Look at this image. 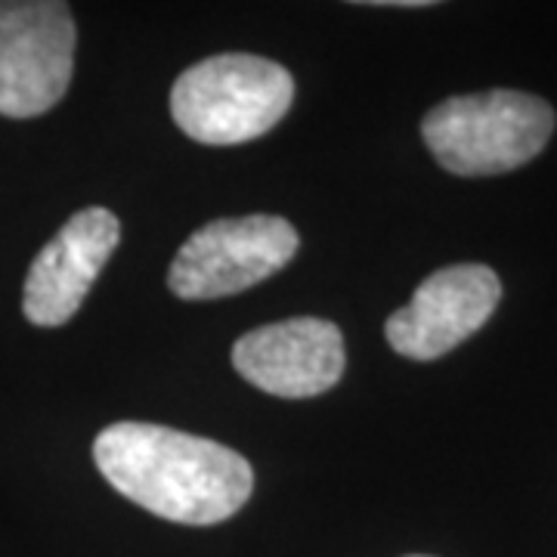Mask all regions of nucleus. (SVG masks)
Instances as JSON below:
<instances>
[{"label": "nucleus", "instance_id": "obj_3", "mask_svg": "<svg viewBox=\"0 0 557 557\" xmlns=\"http://www.w3.org/2000/svg\"><path fill=\"white\" fill-rule=\"evenodd\" d=\"M555 131V109L520 90H483L434 106L421 134L434 159L458 177L505 174L533 161Z\"/></svg>", "mask_w": 557, "mask_h": 557}, {"label": "nucleus", "instance_id": "obj_7", "mask_svg": "<svg viewBox=\"0 0 557 557\" xmlns=\"http://www.w3.org/2000/svg\"><path fill=\"white\" fill-rule=\"evenodd\" d=\"M233 366L248 384L285 399L319 397L344 375V338L329 319L295 317L242 335Z\"/></svg>", "mask_w": 557, "mask_h": 557}, {"label": "nucleus", "instance_id": "obj_5", "mask_svg": "<svg viewBox=\"0 0 557 557\" xmlns=\"http://www.w3.org/2000/svg\"><path fill=\"white\" fill-rule=\"evenodd\" d=\"M75 20L57 0H0V115L38 119L75 72Z\"/></svg>", "mask_w": 557, "mask_h": 557}, {"label": "nucleus", "instance_id": "obj_2", "mask_svg": "<svg viewBox=\"0 0 557 557\" xmlns=\"http://www.w3.org/2000/svg\"><path fill=\"white\" fill-rule=\"evenodd\" d=\"M295 100L285 65L251 53H220L189 65L171 90V115L196 143L236 146L273 131Z\"/></svg>", "mask_w": 557, "mask_h": 557}, {"label": "nucleus", "instance_id": "obj_6", "mask_svg": "<svg viewBox=\"0 0 557 557\" xmlns=\"http://www.w3.org/2000/svg\"><path fill=\"white\" fill-rule=\"evenodd\" d=\"M502 298L496 270L483 263H456L418 285L416 298L387 319L384 335L399 357L440 359L468 341L493 317Z\"/></svg>", "mask_w": 557, "mask_h": 557}, {"label": "nucleus", "instance_id": "obj_8", "mask_svg": "<svg viewBox=\"0 0 557 557\" xmlns=\"http://www.w3.org/2000/svg\"><path fill=\"white\" fill-rule=\"evenodd\" d=\"M121 242V223L106 208L72 214L32 260L22 292V310L40 329H60L81 310L90 285Z\"/></svg>", "mask_w": 557, "mask_h": 557}, {"label": "nucleus", "instance_id": "obj_9", "mask_svg": "<svg viewBox=\"0 0 557 557\" xmlns=\"http://www.w3.org/2000/svg\"><path fill=\"white\" fill-rule=\"evenodd\" d=\"M412 557H421V555H412Z\"/></svg>", "mask_w": 557, "mask_h": 557}, {"label": "nucleus", "instance_id": "obj_4", "mask_svg": "<svg viewBox=\"0 0 557 557\" xmlns=\"http://www.w3.org/2000/svg\"><path fill=\"white\" fill-rule=\"evenodd\" d=\"M298 245V230L276 214L211 220L183 242L168 285L183 300L230 298L276 276Z\"/></svg>", "mask_w": 557, "mask_h": 557}, {"label": "nucleus", "instance_id": "obj_1", "mask_svg": "<svg viewBox=\"0 0 557 557\" xmlns=\"http://www.w3.org/2000/svg\"><path fill=\"white\" fill-rule=\"evenodd\" d=\"M94 461L121 496L186 527L230 520L255 490V471L236 449L146 421L106 428Z\"/></svg>", "mask_w": 557, "mask_h": 557}]
</instances>
